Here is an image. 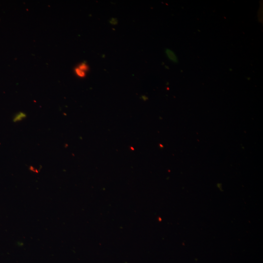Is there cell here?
I'll return each mask as SVG.
<instances>
[{
	"mask_svg": "<svg viewBox=\"0 0 263 263\" xmlns=\"http://www.w3.org/2000/svg\"><path fill=\"white\" fill-rule=\"evenodd\" d=\"M166 54H167L168 57L170 60H171L172 61L174 62L177 61V58L176 57V56L172 51H171V50L169 49H167Z\"/></svg>",
	"mask_w": 263,
	"mask_h": 263,
	"instance_id": "1",
	"label": "cell"
},
{
	"mask_svg": "<svg viewBox=\"0 0 263 263\" xmlns=\"http://www.w3.org/2000/svg\"><path fill=\"white\" fill-rule=\"evenodd\" d=\"M75 72L76 74L79 76H84L85 75L84 72L78 68L76 69Z\"/></svg>",
	"mask_w": 263,
	"mask_h": 263,
	"instance_id": "2",
	"label": "cell"
},
{
	"mask_svg": "<svg viewBox=\"0 0 263 263\" xmlns=\"http://www.w3.org/2000/svg\"><path fill=\"white\" fill-rule=\"evenodd\" d=\"M78 68L83 71L84 70L85 71L87 70V66L86 64H82L79 66V68Z\"/></svg>",
	"mask_w": 263,
	"mask_h": 263,
	"instance_id": "3",
	"label": "cell"
}]
</instances>
